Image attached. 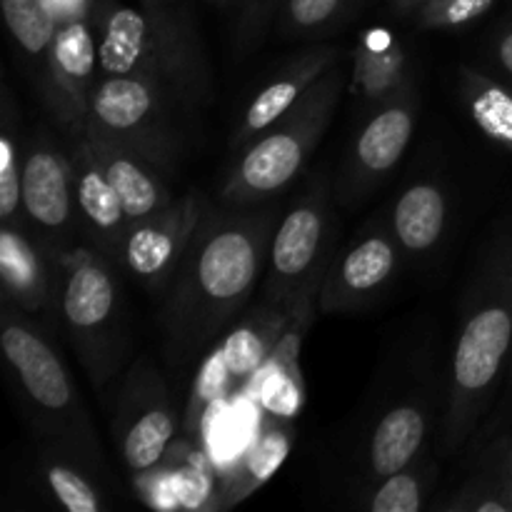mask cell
<instances>
[{"instance_id": "1", "label": "cell", "mask_w": 512, "mask_h": 512, "mask_svg": "<svg viewBox=\"0 0 512 512\" xmlns=\"http://www.w3.org/2000/svg\"><path fill=\"white\" fill-rule=\"evenodd\" d=\"M278 208H208L165 290L163 360L180 375L235 325L268 265Z\"/></svg>"}, {"instance_id": "2", "label": "cell", "mask_w": 512, "mask_h": 512, "mask_svg": "<svg viewBox=\"0 0 512 512\" xmlns=\"http://www.w3.org/2000/svg\"><path fill=\"white\" fill-rule=\"evenodd\" d=\"M512 355V225L480 250L465 288L450 363L443 373L438 448L458 458L493 413Z\"/></svg>"}, {"instance_id": "3", "label": "cell", "mask_w": 512, "mask_h": 512, "mask_svg": "<svg viewBox=\"0 0 512 512\" xmlns=\"http://www.w3.org/2000/svg\"><path fill=\"white\" fill-rule=\"evenodd\" d=\"M0 350L35 445L58 450L105 480L108 465L93 418L48 330L30 313L3 303Z\"/></svg>"}, {"instance_id": "4", "label": "cell", "mask_w": 512, "mask_h": 512, "mask_svg": "<svg viewBox=\"0 0 512 512\" xmlns=\"http://www.w3.org/2000/svg\"><path fill=\"white\" fill-rule=\"evenodd\" d=\"M55 315L95 393H105L133 360V333L118 265L90 243L55 250Z\"/></svg>"}, {"instance_id": "5", "label": "cell", "mask_w": 512, "mask_h": 512, "mask_svg": "<svg viewBox=\"0 0 512 512\" xmlns=\"http://www.w3.org/2000/svg\"><path fill=\"white\" fill-rule=\"evenodd\" d=\"M345 90L348 75L340 63L320 75L278 123L240 150L220 188V205L250 208L285 193L328 133Z\"/></svg>"}, {"instance_id": "6", "label": "cell", "mask_w": 512, "mask_h": 512, "mask_svg": "<svg viewBox=\"0 0 512 512\" xmlns=\"http://www.w3.org/2000/svg\"><path fill=\"white\" fill-rule=\"evenodd\" d=\"M100 75H123L160 85L180 108H205L213 100L208 55L188 48L150 23L143 8L95 0Z\"/></svg>"}, {"instance_id": "7", "label": "cell", "mask_w": 512, "mask_h": 512, "mask_svg": "<svg viewBox=\"0 0 512 512\" xmlns=\"http://www.w3.org/2000/svg\"><path fill=\"white\" fill-rule=\"evenodd\" d=\"M333 255V193L325 175H313L275 225L260 300L285 303L300 300L310 290H320Z\"/></svg>"}, {"instance_id": "8", "label": "cell", "mask_w": 512, "mask_h": 512, "mask_svg": "<svg viewBox=\"0 0 512 512\" xmlns=\"http://www.w3.org/2000/svg\"><path fill=\"white\" fill-rule=\"evenodd\" d=\"M180 430L183 420L158 365L148 355L133 358L115 393L110 435L135 488L143 490L158 478L173 455Z\"/></svg>"}, {"instance_id": "9", "label": "cell", "mask_w": 512, "mask_h": 512, "mask_svg": "<svg viewBox=\"0 0 512 512\" xmlns=\"http://www.w3.org/2000/svg\"><path fill=\"white\" fill-rule=\"evenodd\" d=\"M438 410H443V373H433V363L420 360L415 373L380 400L358 435L353 485L398 473L423 455L430 448L435 418L440 420Z\"/></svg>"}, {"instance_id": "10", "label": "cell", "mask_w": 512, "mask_h": 512, "mask_svg": "<svg viewBox=\"0 0 512 512\" xmlns=\"http://www.w3.org/2000/svg\"><path fill=\"white\" fill-rule=\"evenodd\" d=\"M173 105V98L148 80L100 75L85 130L133 150L173 180L183 158V138L175 128Z\"/></svg>"}, {"instance_id": "11", "label": "cell", "mask_w": 512, "mask_h": 512, "mask_svg": "<svg viewBox=\"0 0 512 512\" xmlns=\"http://www.w3.org/2000/svg\"><path fill=\"white\" fill-rule=\"evenodd\" d=\"M403 258L388 218L370 220L343 250H335L318 295V310L323 315H348L368 308L393 288Z\"/></svg>"}, {"instance_id": "12", "label": "cell", "mask_w": 512, "mask_h": 512, "mask_svg": "<svg viewBox=\"0 0 512 512\" xmlns=\"http://www.w3.org/2000/svg\"><path fill=\"white\" fill-rule=\"evenodd\" d=\"M23 223L53 250L70 248L75 233L83 235L68 148H60L45 130H35L25 140Z\"/></svg>"}, {"instance_id": "13", "label": "cell", "mask_w": 512, "mask_h": 512, "mask_svg": "<svg viewBox=\"0 0 512 512\" xmlns=\"http://www.w3.org/2000/svg\"><path fill=\"white\" fill-rule=\"evenodd\" d=\"M98 80L100 58L93 20L63 23L55 35L45 78L35 95L65 140L85 135L90 98Z\"/></svg>"}, {"instance_id": "14", "label": "cell", "mask_w": 512, "mask_h": 512, "mask_svg": "<svg viewBox=\"0 0 512 512\" xmlns=\"http://www.w3.org/2000/svg\"><path fill=\"white\" fill-rule=\"evenodd\" d=\"M415 125H418L415 88L370 108L368 118L363 120L350 145L343 180L338 185V198L345 205H355L368 198L370 190L393 173L413 140Z\"/></svg>"}, {"instance_id": "15", "label": "cell", "mask_w": 512, "mask_h": 512, "mask_svg": "<svg viewBox=\"0 0 512 512\" xmlns=\"http://www.w3.org/2000/svg\"><path fill=\"white\" fill-rule=\"evenodd\" d=\"M210 205L203 195L185 193L143 223L130 225L123 245V268L153 293H165L178 273Z\"/></svg>"}, {"instance_id": "16", "label": "cell", "mask_w": 512, "mask_h": 512, "mask_svg": "<svg viewBox=\"0 0 512 512\" xmlns=\"http://www.w3.org/2000/svg\"><path fill=\"white\" fill-rule=\"evenodd\" d=\"M343 45L338 43H313L310 48L290 55L288 60L270 70L255 90L250 93L248 103L238 113V120L230 133V148L235 153L253 143L258 135H263L270 125L278 123L300 98L310 90V85L343 63Z\"/></svg>"}, {"instance_id": "17", "label": "cell", "mask_w": 512, "mask_h": 512, "mask_svg": "<svg viewBox=\"0 0 512 512\" xmlns=\"http://www.w3.org/2000/svg\"><path fill=\"white\" fill-rule=\"evenodd\" d=\"M68 155L73 163V193L85 240L120 268L123 245L130 230V220L120 203V195L115 193L88 135L70 138Z\"/></svg>"}, {"instance_id": "18", "label": "cell", "mask_w": 512, "mask_h": 512, "mask_svg": "<svg viewBox=\"0 0 512 512\" xmlns=\"http://www.w3.org/2000/svg\"><path fill=\"white\" fill-rule=\"evenodd\" d=\"M318 293V290H310ZM305 293V295H310ZM305 295L300 300H285V303H270L260 300L253 313L243 315L240 323H235L218 343L210 348V353L218 360L220 370L228 378L233 393H240L245 385L255 383L260 370L275 353L283 335L288 333L290 323L298 315Z\"/></svg>"}, {"instance_id": "19", "label": "cell", "mask_w": 512, "mask_h": 512, "mask_svg": "<svg viewBox=\"0 0 512 512\" xmlns=\"http://www.w3.org/2000/svg\"><path fill=\"white\" fill-rule=\"evenodd\" d=\"M0 285L3 303L30 315L55 313V250L35 238L28 225L0 223Z\"/></svg>"}, {"instance_id": "20", "label": "cell", "mask_w": 512, "mask_h": 512, "mask_svg": "<svg viewBox=\"0 0 512 512\" xmlns=\"http://www.w3.org/2000/svg\"><path fill=\"white\" fill-rule=\"evenodd\" d=\"M293 438V420L265 413L253 443L225 470L223 478L218 480V488L203 503V510H230L248 500L278 473L293 448Z\"/></svg>"}, {"instance_id": "21", "label": "cell", "mask_w": 512, "mask_h": 512, "mask_svg": "<svg viewBox=\"0 0 512 512\" xmlns=\"http://www.w3.org/2000/svg\"><path fill=\"white\" fill-rule=\"evenodd\" d=\"M85 135H88L98 160L103 163L115 193L120 195V203H123L130 225L143 223V220L153 218V215L163 213L168 205H173L178 195L170 188L168 175L160 173L155 165L135 155L133 150L123 148V145L113 143L103 135L88 133V130H85Z\"/></svg>"}, {"instance_id": "22", "label": "cell", "mask_w": 512, "mask_h": 512, "mask_svg": "<svg viewBox=\"0 0 512 512\" xmlns=\"http://www.w3.org/2000/svg\"><path fill=\"white\" fill-rule=\"evenodd\" d=\"M318 293L305 295L303 305H300L298 315L290 323L288 333L283 335L280 345L275 348V353L270 355V360L265 363V368L260 370L258 380L260 393L258 403L263 408V413L280 415V418H290L300 413L305 398V385H303V370H300V348H303L305 333L313 325L315 313L318 310Z\"/></svg>"}, {"instance_id": "23", "label": "cell", "mask_w": 512, "mask_h": 512, "mask_svg": "<svg viewBox=\"0 0 512 512\" xmlns=\"http://www.w3.org/2000/svg\"><path fill=\"white\" fill-rule=\"evenodd\" d=\"M448 190L438 180H415L390 205L388 225L405 258H425L448 233Z\"/></svg>"}, {"instance_id": "24", "label": "cell", "mask_w": 512, "mask_h": 512, "mask_svg": "<svg viewBox=\"0 0 512 512\" xmlns=\"http://www.w3.org/2000/svg\"><path fill=\"white\" fill-rule=\"evenodd\" d=\"M410 88L415 85L403 43L388 30H368L353 50L350 93L358 95L368 108H375Z\"/></svg>"}, {"instance_id": "25", "label": "cell", "mask_w": 512, "mask_h": 512, "mask_svg": "<svg viewBox=\"0 0 512 512\" xmlns=\"http://www.w3.org/2000/svg\"><path fill=\"white\" fill-rule=\"evenodd\" d=\"M473 453V470L458 493L433 508L445 512H512V430L493 435Z\"/></svg>"}, {"instance_id": "26", "label": "cell", "mask_w": 512, "mask_h": 512, "mask_svg": "<svg viewBox=\"0 0 512 512\" xmlns=\"http://www.w3.org/2000/svg\"><path fill=\"white\" fill-rule=\"evenodd\" d=\"M438 478L440 465L430 445L423 455H418L398 473L353 485L350 505L370 512H420L428 508V498L433 495Z\"/></svg>"}, {"instance_id": "27", "label": "cell", "mask_w": 512, "mask_h": 512, "mask_svg": "<svg viewBox=\"0 0 512 512\" xmlns=\"http://www.w3.org/2000/svg\"><path fill=\"white\" fill-rule=\"evenodd\" d=\"M35 478L53 505L68 512H103L110 505L103 478L58 450L35 445Z\"/></svg>"}, {"instance_id": "28", "label": "cell", "mask_w": 512, "mask_h": 512, "mask_svg": "<svg viewBox=\"0 0 512 512\" xmlns=\"http://www.w3.org/2000/svg\"><path fill=\"white\" fill-rule=\"evenodd\" d=\"M0 5L25 75L38 90L60 28L58 18L50 10L48 0H0Z\"/></svg>"}, {"instance_id": "29", "label": "cell", "mask_w": 512, "mask_h": 512, "mask_svg": "<svg viewBox=\"0 0 512 512\" xmlns=\"http://www.w3.org/2000/svg\"><path fill=\"white\" fill-rule=\"evenodd\" d=\"M365 0H283L275 15V30L288 40H320L340 33L355 18Z\"/></svg>"}, {"instance_id": "30", "label": "cell", "mask_w": 512, "mask_h": 512, "mask_svg": "<svg viewBox=\"0 0 512 512\" xmlns=\"http://www.w3.org/2000/svg\"><path fill=\"white\" fill-rule=\"evenodd\" d=\"M460 95L485 135L512 153V93L473 68H460Z\"/></svg>"}, {"instance_id": "31", "label": "cell", "mask_w": 512, "mask_h": 512, "mask_svg": "<svg viewBox=\"0 0 512 512\" xmlns=\"http://www.w3.org/2000/svg\"><path fill=\"white\" fill-rule=\"evenodd\" d=\"M23 158L25 143L15 123L13 93L5 83L0 128V223H23Z\"/></svg>"}, {"instance_id": "32", "label": "cell", "mask_w": 512, "mask_h": 512, "mask_svg": "<svg viewBox=\"0 0 512 512\" xmlns=\"http://www.w3.org/2000/svg\"><path fill=\"white\" fill-rule=\"evenodd\" d=\"M238 3L240 13L235 20L233 53L238 60H245L265 43L283 0H238Z\"/></svg>"}, {"instance_id": "33", "label": "cell", "mask_w": 512, "mask_h": 512, "mask_svg": "<svg viewBox=\"0 0 512 512\" xmlns=\"http://www.w3.org/2000/svg\"><path fill=\"white\" fill-rule=\"evenodd\" d=\"M140 8L148 15L150 23L158 25L165 35L175 38L178 43L188 45L193 50H203L205 45L200 38V30L195 25L190 0H140Z\"/></svg>"}, {"instance_id": "34", "label": "cell", "mask_w": 512, "mask_h": 512, "mask_svg": "<svg viewBox=\"0 0 512 512\" xmlns=\"http://www.w3.org/2000/svg\"><path fill=\"white\" fill-rule=\"evenodd\" d=\"M495 0H425L418 8V25L425 30H450L483 18Z\"/></svg>"}, {"instance_id": "35", "label": "cell", "mask_w": 512, "mask_h": 512, "mask_svg": "<svg viewBox=\"0 0 512 512\" xmlns=\"http://www.w3.org/2000/svg\"><path fill=\"white\" fill-rule=\"evenodd\" d=\"M512 428V355H510V365H508V375H505V385L500 390V398L495 403L493 413L488 415L483 425H480L478 435L470 443V450H478L485 440H490L493 435L505 433V430Z\"/></svg>"}, {"instance_id": "36", "label": "cell", "mask_w": 512, "mask_h": 512, "mask_svg": "<svg viewBox=\"0 0 512 512\" xmlns=\"http://www.w3.org/2000/svg\"><path fill=\"white\" fill-rule=\"evenodd\" d=\"M48 5L60 25L73 20H93L95 0H48Z\"/></svg>"}, {"instance_id": "37", "label": "cell", "mask_w": 512, "mask_h": 512, "mask_svg": "<svg viewBox=\"0 0 512 512\" xmlns=\"http://www.w3.org/2000/svg\"><path fill=\"white\" fill-rule=\"evenodd\" d=\"M495 58L512 75V30H505L495 38Z\"/></svg>"}, {"instance_id": "38", "label": "cell", "mask_w": 512, "mask_h": 512, "mask_svg": "<svg viewBox=\"0 0 512 512\" xmlns=\"http://www.w3.org/2000/svg\"><path fill=\"white\" fill-rule=\"evenodd\" d=\"M390 3H393V8L398 10V13L408 15V13H418V8L425 3V0H390Z\"/></svg>"}, {"instance_id": "39", "label": "cell", "mask_w": 512, "mask_h": 512, "mask_svg": "<svg viewBox=\"0 0 512 512\" xmlns=\"http://www.w3.org/2000/svg\"><path fill=\"white\" fill-rule=\"evenodd\" d=\"M208 3H213V5H233V3H238V0H208Z\"/></svg>"}, {"instance_id": "40", "label": "cell", "mask_w": 512, "mask_h": 512, "mask_svg": "<svg viewBox=\"0 0 512 512\" xmlns=\"http://www.w3.org/2000/svg\"><path fill=\"white\" fill-rule=\"evenodd\" d=\"M510 430H512V428H510Z\"/></svg>"}]
</instances>
